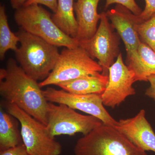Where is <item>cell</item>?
<instances>
[{
    "mask_svg": "<svg viewBox=\"0 0 155 155\" xmlns=\"http://www.w3.org/2000/svg\"><path fill=\"white\" fill-rule=\"evenodd\" d=\"M58 0H27L24 6H28L33 4L42 5L46 6L54 13L57 11Z\"/></svg>",
    "mask_w": 155,
    "mask_h": 155,
    "instance_id": "obj_22",
    "label": "cell"
},
{
    "mask_svg": "<svg viewBox=\"0 0 155 155\" xmlns=\"http://www.w3.org/2000/svg\"><path fill=\"white\" fill-rule=\"evenodd\" d=\"M0 155H30L28 153L24 144L0 151Z\"/></svg>",
    "mask_w": 155,
    "mask_h": 155,
    "instance_id": "obj_23",
    "label": "cell"
},
{
    "mask_svg": "<svg viewBox=\"0 0 155 155\" xmlns=\"http://www.w3.org/2000/svg\"><path fill=\"white\" fill-rule=\"evenodd\" d=\"M19 121L0 107V151L23 144Z\"/></svg>",
    "mask_w": 155,
    "mask_h": 155,
    "instance_id": "obj_15",
    "label": "cell"
},
{
    "mask_svg": "<svg viewBox=\"0 0 155 155\" xmlns=\"http://www.w3.org/2000/svg\"><path fill=\"white\" fill-rule=\"evenodd\" d=\"M7 112L16 118L21 125L23 144L30 155H60L61 143L48 132L46 126L16 105L5 101Z\"/></svg>",
    "mask_w": 155,
    "mask_h": 155,
    "instance_id": "obj_6",
    "label": "cell"
},
{
    "mask_svg": "<svg viewBox=\"0 0 155 155\" xmlns=\"http://www.w3.org/2000/svg\"><path fill=\"white\" fill-rule=\"evenodd\" d=\"M74 155H148L115 127L103 124L76 142Z\"/></svg>",
    "mask_w": 155,
    "mask_h": 155,
    "instance_id": "obj_3",
    "label": "cell"
},
{
    "mask_svg": "<svg viewBox=\"0 0 155 155\" xmlns=\"http://www.w3.org/2000/svg\"><path fill=\"white\" fill-rule=\"evenodd\" d=\"M0 94L45 125L47 124L48 102L38 81L28 76L10 58L5 69H0Z\"/></svg>",
    "mask_w": 155,
    "mask_h": 155,
    "instance_id": "obj_1",
    "label": "cell"
},
{
    "mask_svg": "<svg viewBox=\"0 0 155 155\" xmlns=\"http://www.w3.org/2000/svg\"><path fill=\"white\" fill-rule=\"evenodd\" d=\"M47 117V129L54 138L57 136H72L78 133L86 135L103 124L94 116L81 114L63 104L56 105L49 102Z\"/></svg>",
    "mask_w": 155,
    "mask_h": 155,
    "instance_id": "obj_7",
    "label": "cell"
},
{
    "mask_svg": "<svg viewBox=\"0 0 155 155\" xmlns=\"http://www.w3.org/2000/svg\"><path fill=\"white\" fill-rule=\"evenodd\" d=\"M20 46L15 56L24 72L34 80H45L54 68L60 53L58 47L19 28Z\"/></svg>",
    "mask_w": 155,
    "mask_h": 155,
    "instance_id": "obj_2",
    "label": "cell"
},
{
    "mask_svg": "<svg viewBox=\"0 0 155 155\" xmlns=\"http://www.w3.org/2000/svg\"><path fill=\"white\" fill-rule=\"evenodd\" d=\"M101 0H77L74 9L78 29L75 39L81 41L90 38L97 31L101 14L97 12V7Z\"/></svg>",
    "mask_w": 155,
    "mask_h": 155,
    "instance_id": "obj_13",
    "label": "cell"
},
{
    "mask_svg": "<svg viewBox=\"0 0 155 155\" xmlns=\"http://www.w3.org/2000/svg\"><path fill=\"white\" fill-rule=\"evenodd\" d=\"M44 95L49 102L63 104L82 111L100 119L104 125L115 127L118 121L110 115L103 104L101 94H73L64 90L48 87L43 90Z\"/></svg>",
    "mask_w": 155,
    "mask_h": 155,
    "instance_id": "obj_9",
    "label": "cell"
},
{
    "mask_svg": "<svg viewBox=\"0 0 155 155\" xmlns=\"http://www.w3.org/2000/svg\"><path fill=\"white\" fill-rule=\"evenodd\" d=\"M99 27L90 38L79 42V46L93 59L96 58L103 69L102 74L109 75V69L120 54L119 35L109 22L104 12L101 14Z\"/></svg>",
    "mask_w": 155,
    "mask_h": 155,
    "instance_id": "obj_8",
    "label": "cell"
},
{
    "mask_svg": "<svg viewBox=\"0 0 155 155\" xmlns=\"http://www.w3.org/2000/svg\"><path fill=\"white\" fill-rule=\"evenodd\" d=\"M114 29L125 45L127 59L126 65L134 64L139 59L137 49L141 40L137 26L143 22L139 15H136L120 5L105 12Z\"/></svg>",
    "mask_w": 155,
    "mask_h": 155,
    "instance_id": "obj_10",
    "label": "cell"
},
{
    "mask_svg": "<svg viewBox=\"0 0 155 155\" xmlns=\"http://www.w3.org/2000/svg\"><path fill=\"white\" fill-rule=\"evenodd\" d=\"M145 7L139 17L143 22L147 20L155 14V0H145Z\"/></svg>",
    "mask_w": 155,
    "mask_h": 155,
    "instance_id": "obj_21",
    "label": "cell"
},
{
    "mask_svg": "<svg viewBox=\"0 0 155 155\" xmlns=\"http://www.w3.org/2000/svg\"><path fill=\"white\" fill-rule=\"evenodd\" d=\"M114 4L124 6L136 15H139L143 11L135 0H106L105 8H107L110 5Z\"/></svg>",
    "mask_w": 155,
    "mask_h": 155,
    "instance_id": "obj_20",
    "label": "cell"
},
{
    "mask_svg": "<svg viewBox=\"0 0 155 155\" xmlns=\"http://www.w3.org/2000/svg\"><path fill=\"white\" fill-rule=\"evenodd\" d=\"M115 128L139 148L155 153V133L143 109L132 118L120 119Z\"/></svg>",
    "mask_w": 155,
    "mask_h": 155,
    "instance_id": "obj_12",
    "label": "cell"
},
{
    "mask_svg": "<svg viewBox=\"0 0 155 155\" xmlns=\"http://www.w3.org/2000/svg\"><path fill=\"white\" fill-rule=\"evenodd\" d=\"M137 31L141 41L155 51V14L139 24Z\"/></svg>",
    "mask_w": 155,
    "mask_h": 155,
    "instance_id": "obj_19",
    "label": "cell"
},
{
    "mask_svg": "<svg viewBox=\"0 0 155 155\" xmlns=\"http://www.w3.org/2000/svg\"><path fill=\"white\" fill-rule=\"evenodd\" d=\"M135 75L124 63L121 53L110 67L109 82L102 94L104 106L114 108L118 107L127 97L136 94L133 87Z\"/></svg>",
    "mask_w": 155,
    "mask_h": 155,
    "instance_id": "obj_11",
    "label": "cell"
},
{
    "mask_svg": "<svg viewBox=\"0 0 155 155\" xmlns=\"http://www.w3.org/2000/svg\"><path fill=\"white\" fill-rule=\"evenodd\" d=\"M109 82V75L102 73L87 75L57 84L65 91L73 94H102Z\"/></svg>",
    "mask_w": 155,
    "mask_h": 155,
    "instance_id": "obj_14",
    "label": "cell"
},
{
    "mask_svg": "<svg viewBox=\"0 0 155 155\" xmlns=\"http://www.w3.org/2000/svg\"><path fill=\"white\" fill-rule=\"evenodd\" d=\"M74 0H58L57 11L52 18L64 33L75 39L78 25L74 15Z\"/></svg>",
    "mask_w": 155,
    "mask_h": 155,
    "instance_id": "obj_16",
    "label": "cell"
},
{
    "mask_svg": "<svg viewBox=\"0 0 155 155\" xmlns=\"http://www.w3.org/2000/svg\"><path fill=\"white\" fill-rule=\"evenodd\" d=\"M150 85L146 90L145 94L155 102V75H152L147 78Z\"/></svg>",
    "mask_w": 155,
    "mask_h": 155,
    "instance_id": "obj_24",
    "label": "cell"
},
{
    "mask_svg": "<svg viewBox=\"0 0 155 155\" xmlns=\"http://www.w3.org/2000/svg\"><path fill=\"white\" fill-rule=\"evenodd\" d=\"M19 38L16 34L11 31L8 22L5 7L0 6V59H5L6 52L8 50L14 52L18 49L17 44Z\"/></svg>",
    "mask_w": 155,
    "mask_h": 155,
    "instance_id": "obj_18",
    "label": "cell"
},
{
    "mask_svg": "<svg viewBox=\"0 0 155 155\" xmlns=\"http://www.w3.org/2000/svg\"><path fill=\"white\" fill-rule=\"evenodd\" d=\"M10 1L12 8L15 10H17L24 6V4L26 2L27 0H10Z\"/></svg>",
    "mask_w": 155,
    "mask_h": 155,
    "instance_id": "obj_25",
    "label": "cell"
},
{
    "mask_svg": "<svg viewBox=\"0 0 155 155\" xmlns=\"http://www.w3.org/2000/svg\"><path fill=\"white\" fill-rule=\"evenodd\" d=\"M139 59L127 66L135 75L136 81H147V78L155 75V51L141 41L137 49Z\"/></svg>",
    "mask_w": 155,
    "mask_h": 155,
    "instance_id": "obj_17",
    "label": "cell"
},
{
    "mask_svg": "<svg viewBox=\"0 0 155 155\" xmlns=\"http://www.w3.org/2000/svg\"><path fill=\"white\" fill-rule=\"evenodd\" d=\"M14 19L21 29L56 46L73 48L79 46L77 40L64 33L49 12L39 5L23 6L16 10Z\"/></svg>",
    "mask_w": 155,
    "mask_h": 155,
    "instance_id": "obj_4",
    "label": "cell"
},
{
    "mask_svg": "<svg viewBox=\"0 0 155 155\" xmlns=\"http://www.w3.org/2000/svg\"><path fill=\"white\" fill-rule=\"evenodd\" d=\"M98 62L95 61L83 48H65L60 53L55 66L45 80L39 83L41 87L56 85L87 75L102 72Z\"/></svg>",
    "mask_w": 155,
    "mask_h": 155,
    "instance_id": "obj_5",
    "label": "cell"
}]
</instances>
